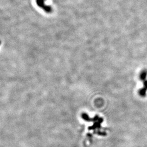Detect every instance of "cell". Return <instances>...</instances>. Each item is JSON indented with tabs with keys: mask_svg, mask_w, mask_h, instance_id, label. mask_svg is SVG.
<instances>
[{
	"mask_svg": "<svg viewBox=\"0 0 147 147\" xmlns=\"http://www.w3.org/2000/svg\"><path fill=\"white\" fill-rule=\"evenodd\" d=\"M147 75V70H143L140 74V79L143 82L144 87L139 90V94L141 96H145L146 95V92L147 91V80H146V77Z\"/></svg>",
	"mask_w": 147,
	"mask_h": 147,
	"instance_id": "1",
	"label": "cell"
}]
</instances>
